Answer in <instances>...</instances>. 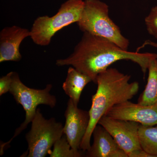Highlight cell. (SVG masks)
<instances>
[{"label":"cell","mask_w":157,"mask_h":157,"mask_svg":"<svg viewBox=\"0 0 157 157\" xmlns=\"http://www.w3.org/2000/svg\"><path fill=\"white\" fill-rule=\"evenodd\" d=\"M157 58L156 54L125 50L108 39L83 33L73 53L66 58L57 60L56 65L71 66L96 83L98 75L116 62L132 61L140 66L145 76L151 61Z\"/></svg>","instance_id":"cell-1"},{"label":"cell","mask_w":157,"mask_h":157,"mask_svg":"<svg viewBox=\"0 0 157 157\" xmlns=\"http://www.w3.org/2000/svg\"><path fill=\"white\" fill-rule=\"evenodd\" d=\"M131 76L121 73L115 68H108L98 75L96 80L98 89L92 97L89 111L90 120L80 149L85 152L91 146L90 140L94 129L102 117L115 105L131 100L139 90V83L130 82Z\"/></svg>","instance_id":"cell-2"},{"label":"cell","mask_w":157,"mask_h":157,"mask_svg":"<svg viewBox=\"0 0 157 157\" xmlns=\"http://www.w3.org/2000/svg\"><path fill=\"white\" fill-rule=\"evenodd\" d=\"M77 25L83 33L105 38L128 50L130 42L109 16V7L100 0H85Z\"/></svg>","instance_id":"cell-3"},{"label":"cell","mask_w":157,"mask_h":157,"mask_svg":"<svg viewBox=\"0 0 157 157\" xmlns=\"http://www.w3.org/2000/svg\"><path fill=\"white\" fill-rule=\"evenodd\" d=\"M84 6V1L67 0L52 17L45 15L37 17L30 30V37L33 42L40 46L49 45L52 37L59 31L78 22Z\"/></svg>","instance_id":"cell-4"},{"label":"cell","mask_w":157,"mask_h":157,"mask_svg":"<svg viewBox=\"0 0 157 157\" xmlns=\"http://www.w3.org/2000/svg\"><path fill=\"white\" fill-rule=\"evenodd\" d=\"M52 88V85L51 84L47 85L44 89L29 88L21 81L17 73H13L9 92L13 95L16 103L22 106L25 112V119L19 128L15 130L14 136L11 140L1 145L2 149H4L6 145L10 143L14 137L20 135L26 128L28 125L32 122L36 113L37 107L39 105H48L51 108L55 107L56 98L55 96L50 94Z\"/></svg>","instance_id":"cell-5"},{"label":"cell","mask_w":157,"mask_h":157,"mask_svg":"<svg viewBox=\"0 0 157 157\" xmlns=\"http://www.w3.org/2000/svg\"><path fill=\"white\" fill-rule=\"evenodd\" d=\"M29 132L26 135L28 144L27 157H45L49 154L55 143L63 135V124L55 118L46 119L37 108Z\"/></svg>","instance_id":"cell-6"},{"label":"cell","mask_w":157,"mask_h":157,"mask_svg":"<svg viewBox=\"0 0 157 157\" xmlns=\"http://www.w3.org/2000/svg\"><path fill=\"white\" fill-rule=\"evenodd\" d=\"M98 124L108 131L128 156L133 151L141 149L138 135L140 126L138 123L104 115Z\"/></svg>","instance_id":"cell-7"},{"label":"cell","mask_w":157,"mask_h":157,"mask_svg":"<svg viewBox=\"0 0 157 157\" xmlns=\"http://www.w3.org/2000/svg\"><path fill=\"white\" fill-rule=\"evenodd\" d=\"M64 115L66 123L63 134L72 148L81 150L82 141L89 125V112L78 108L70 98Z\"/></svg>","instance_id":"cell-8"},{"label":"cell","mask_w":157,"mask_h":157,"mask_svg":"<svg viewBox=\"0 0 157 157\" xmlns=\"http://www.w3.org/2000/svg\"><path fill=\"white\" fill-rule=\"evenodd\" d=\"M105 115L114 118L134 121L144 125H156L157 104L142 105L128 101L113 106Z\"/></svg>","instance_id":"cell-9"},{"label":"cell","mask_w":157,"mask_h":157,"mask_svg":"<svg viewBox=\"0 0 157 157\" xmlns=\"http://www.w3.org/2000/svg\"><path fill=\"white\" fill-rule=\"evenodd\" d=\"M30 36V31L17 26L7 27L0 33V63L18 62L22 58L20 46L26 38Z\"/></svg>","instance_id":"cell-10"},{"label":"cell","mask_w":157,"mask_h":157,"mask_svg":"<svg viewBox=\"0 0 157 157\" xmlns=\"http://www.w3.org/2000/svg\"><path fill=\"white\" fill-rule=\"evenodd\" d=\"M94 142L85 152L88 157H128L105 128L97 125L92 133Z\"/></svg>","instance_id":"cell-11"},{"label":"cell","mask_w":157,"mask_h":157,"mask_svg":"<svg viewBox=\"0 0 157 157\" xmlns=\"http://www.w3.org/2000/svg\"><path fill=\"white\" fill-rule=\"evenodd\" d=\"M92 81L87 75L73 67H70L67 78L63 83V89L66 94L78 106L83 89Z\"/></svg>","instance_id":"cell-12"},{"label":"cell","mask_w":157,"mask_h":157,"mask_svg":"<svg viewBox=\"0 0 157 157\" xmlns=\"http://www.w3.org/2000/svg\"><path fill=\"white\" fill-rule=\"evenodd\" d=\"M147 70V83L137 101V103L142 105L157 104V58L151 61Z\"/></svg>","instance_id":"cell-13"},{"label":"cell","mask_w":157,"mask_h":157,"mask_svg":"<svg viewBox=\"0 0 157 157\" xmlns=\"http://www.w3.org/2000/svg\"><path fill=\"white\" fill-rule=\"evenodd\" d=\"M138 135L141 148L154 157H157V125L146 126L140 124Z\"/></svg>","instance_id":"cell-14"},{"label":"cell","mask_w":157,"mask_h":157,"mask_svg":"<svg viewBox=\"0 0 157 157\" xmlns=\"http://www.w3.org/2000/svg\"><path fill=\"white\" fill-rule=\"evenodd\" d=\"M80 150L73 149L70 146L66 135L63 134L53 145L52 151L49 153L50 157H80L83 156Z\"/></svg>","instance_id":"cell-15"},{"label":"cell","mask_w":157,"mask_h":157,"mask_svg":"<svg viewBox=\"0 0 157 157\" xmlns=\"http://www.w3.org/2000/svg\"><path fill=\"white\" fill-rule=\"evenodd\" d=\"M145 23L148 33L157 39V6L152 8L145 17Z\"/></svg>","instance_id":"cell-16"},{"label":"cell","mask_w":157,"mask_h":157,"mask_svg":"<svg viewBox=\"0 0 157 157\" xmlns=\"http://www.w3.org/2000/svg\"><path fill=\"white\" fill-rule=\"evenodd\" d=\"M14 72H11L0 78V96L9 92L12 82V76Z\"/></svg>","instance_id":"cell-17"},{"label":"cell","mask_w":157,"mask_h":157,"mask_svg":"<svg viewBox=\"0 0 157 157\" xmlns=\"http://www.w3.org/2000/svg\"><path fill=\"white\" fill-rule=\"evenodd\" d=\"M128 157H154L153 156L147 152L143 149H139L133 151L128 155Z\"/></svg>","instance_id":"cell-18"},{"label":"cell","mask_w":157,"mask_h":157,"mask_svg":"<svg viewBox=\"0 0 157 157\" xmlns=\"http://www.w3.org/2000/svg\"><path fill=\"white\" fill-rule=\"evenodd\" d=\"M145 45H150V46H152V47H155V48H156L157 49V42H152V41H150V40H147L145 41V42L144 43L142 46L139 47L138 49H140V48H143V47H144Z\"/></svg>","instance_id":"cell-19"}]
</instances>
